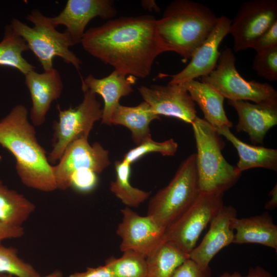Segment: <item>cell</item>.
Segmentation results:
<instances>
[{
  "label": "cell",
  "instance_id": "cell-1",
  "mask_svg": "<svg viewBox=\"0 0 277 277\" xmlns=\"http://www.w3.org/2000/svg\"><path fill=\"white\" fill-rule=\"evenodd\" d=\"M150 15L121 17L85 31L81 44L91 55L126 75L145 78L157 56L174 52L159 35Z\"/></svg>",
  "mask_w": 277,
  "mask_h": 277
},
{
  "label": "cell",
  "instance_id": "cell-2",
  "mask_svg": "<svg viewBox=\"0 0 277 277\" xmlns=\"http://www.w3.org/2000/svg\"><path fill=\"white\" fill-rule=\"evenodd\" d=\"M0 145L15 159L16 170L24 185L46 192L57 189L52 166L37 141L25 106H15L0 120Z\"/></svg>",
  "mask_w": 277,
  "mask_h": 277
},
{
  "label": "cell",
  "instance_id": "cell-3",
  "mask_svg": "<svg viewBox=\"0 0 277 277\" xmlns=\"http://www.w3.org/2000/svg\"><path fill=\"white\" fill-rule=\"evenodd\" d=\"M219 17L207 6L190 0H175L158 19L163 41L186 62L211 33Z\"/></svg>",
  "mask_w": 277,
  "mask_h": 277
},
{
  "label": "cell",
  "instance_id": "cell-4",
  "mask_svg": "<svg viewBox=\"0 0 277 277\" xmlns=\"http://www.w3.org/2000/svg\"><path fill=\"white\" fill-rule=\"evenodd\" d=\"M191 125L200 192L224 193L236 183L242 172L223 156L225 144L216 128L197 116Z\"/></svg>",
  "mask_w": 277,
  "mask_h": 277
},
{
  "label": "cell",
  "instance_id": "cell-5",
  "mask_svg": "<svg viewBox=\"0 0 277 277\" xmlns=\"http://www.w3.org/2000/svg\"><path fill=\"white\" fill-rule=\"evenodd\" d=\"M26 18L33 24V27L16 18L11 19L9 25L16 35L25 40L44 71L53 68L55 57H61L65 63L79 70L82 61L69 49L74 45L65 31H58L51 17L44 15L36 9L31 10Z\"/></svg>",
  "mask_w": 277,
  "mask_h": 277
},
{
  "label": "cell",
  "instance_id": "cell-6",
  "mask_svg": "<svg viewBox=\"0 0 277 277\" xmlns=\"http://www.w3.org/2000/svg\"><path fill=\"white\" fill-rule=\"evenodd\" d=\"M193 153L181 163L169 184L150 199L147 215L165 229L182 215L200 193Z\"/></svg>",
  "mask_w": 277,
  "mask_h": 277
},
{
  "label": "cell",
  "instance_id": "cell-7",
  "mask_svg": "<svg viewBox=\"0 0 277 277\" xmlns=\"http://www.w3.org/2000/svg\"><path fill=\"white\" fill-rule=\"evenodd\" d=\"M207 84L228 100L252 101L255 103L277 100V91L270 84L247 81L235 67V57L229 47L221 52L215 68L208 75L201 77Z\"/></svg>",
  "mask_w": 277,
  "mask_h": 277
},
{
  "label": "cell",
  "instance_id": "cell-8",
  "mask_svg": "<svg viewBox=\"0 0 277 277\" xmlns=\"http://www.w3.org/2000/svg\"><path fill=\"white\" fill-rule=\"evenodd\" d=\"M84 92V98L77 106L62 110L57 105L58 120L53 124L52 149L47 158L50 164L60 160L68 145L81 137H88L94 123L101 119L103 109L96 94L90 90Z\"/></svg>",
  "mask_w": 277,
  "mask_h": 277
},
{
  "label": "cell",
  "instance_id": "cell-9",
  "mask_svg": "<svg viewBox=\"0 0 277 277\" xmlns=\"http://www.w3.org/2000/svg\"><path fill=\"white\" fill-rule=\"evenodd\" d=\"M223 193L200 192L192 204L165 230V241L189 254L203 230L223 207Z\"/></svg>",
  "mask_w": 277,
  "mask_h": 277
},
{
  "label": "cell",
  "instance_id": "cell-10",
  "mask_svg": "<svg viewBox=\"0 0 277 277\" xmlns=\"http://www.w3.org/2000/svg\"><path fill=\"white\" fill-rule=\"evenodd\" d=\"M277 21L276 0H250L240 7L230 27L233 50L251 48L254 42Z\"/></svg>",
  "mask_w": 277,
  "mask_h": 277
},
{
  "label": "cell",
  "instance_id": "cell-11",
  "mask_svg": "<svg viewBox=\"0 0 277 277\" xmlns=\"http://www.w3.org/2000/svg\"><path fill=\"white\" fill-rule=\"evenodd\" d=\"M88 138L81 137L73 141L58 163L52 166L57 189L65 190L70 187L71 177L77 171L88 169L98 174L111 164L109 151L98 142L90 145Z\"/></svg>",
  "mask_w": 277,
  "mask_h": 277
},
{
  "label": "cell",
  "instance_id": "cell-12",
  "mask_svg": "<svg viewBox=\"0 0 277 277\" xmlns=\"http://www.w3.org/2000/svg\"><path fill=\"white\" fill-rule=\"evenodd\" d=\"M121 212L122 220L116 234L121 239L122 252L132 251L146 258L165 242L166 229L151 217L141 216L127 206Z\"/></svg>",
  "mask_w": 277,
  "mask_h": 277
},
{
  "label": "cell",
  "instance_id": "cell-13",
  "mask_svg": "<svg viewBox=\"0 0 277 277\" xmlns=\"http://www.w3.org/2000/svg\"><path fill=\"white\" fill-rule=\"evenodd\" d=\"M137 90L159 116L177 118L191 124L197 117L195 103L181 84L141 86Z\"/></svg>",
  "mask_w": 277,
  "mask_h": 277
},
{
  "label": "cell",
  "instance_id": "cell-14",
  "mask_svg": "<svg viewBox=\"0 0 277 277\" xmlns=\"http://www.w3.org/2000/svg\"><path fill=\"white\" fill-rule=\"evenodd\" d=\"M116 13L112 0H68L63 10L51 17L52 24L66 27L73 45L81 43L88 23L96 17L111 19Z\"/></svg>",
  "mask_w": 277,
  "mask_h": 277
},
{
  "label": "cell",
  "instance_id": "cell-15",
  "mask_svg": "<svg viewBox=\"0 0 277 277\" xmlns=\"http://www.w3.org/2000/svg\"><path fill=\"white\" fill-rule=\"evenodd\" d=\"M231 20L225 15L219 17L215 27L203 44L195 51L189 64L180 72L173 75L161 74L171 78L168 83L179 84L209 75L216 67L220 55L219 46L229 33Z\"/></svg>",
  "mask_w": 277,
  "mask_h": 277
},
{
  "label": "cell",
  "instance_id": "cell-16",
  "mask_svg": "<svg viewBox=\"0 0 277 277\" xmlns=\"http://www.w3.org/2000/svg\"><path fill=\"white\" fill-rule=\"evenodd\" d=\"M232 206H223L210 223V228L202 242L189 254L210 277L209 264L213 257L223 248L233 243L234 231L230 227L231 220L237 216Z\"/></svg>",
  "mask_w": 277,
  "mask_h": 277
},
{
  "label": "cell",
  "instance_id": "cell-17",
  "mask_svg": "<svg viewBox=\"0 0 277 277\" xmlns=\"http://www.w3.org/2000/svg\"><path fill=\"white\" fill-rule=\"evenodd\" d=\"M236 110L237 132L248 134L254 144H263L268 131L277 124V100L251 103L243 100H228Z\"/></svg>",
  "mask_w": 277,
  "mask_h": 277
},
{
  "label": "cell",
  "instance_id": "cell-18",
  "mask_svg": "<svg viewBox=\"0 0 277 277\" xmlns=\"http://www.w3.org/2000/svg\"><path fill=\"white\" fill-rule=\"evenodd\" d=\"M25 77L32 101L30 118L34 126H40L45 122L51 103L61 96L63 89L62 78L54 68L41 73L32 70Z\"/></svg>",
  "mask_w": 277,
  "mask_h": 277
},
{
  "label": "cell",
  "instance_id": "cell-19",
  "mask_svg": "<svg viewBox=\"0 0 277 277\" xmlns=\"http://www.w3.org/2000/svg\"><path fill=\"white\" fill-rule=\"evenodd\" d=\"M136 79L133 76L126 75L115 70L102 78H95L91 74L84 79L82 78L81 87L83 92L90 90L100 94L103 98L104 106L102 124L111 125V116L120 104V99L133 91L132 85L135 83Z\"/></svg>",
  "mask_w": 277,
  "mask_h": 277
},
{
  "label": "cell",
  "instance_id": "cell-20",
  "mask_svg": "<svg viewBox=\"0 0 277 277\" xmlns=\"http://www.w3.org/2000/svg\"><path fill=\"white\" fill-rule=\"evenodd\" d=\"M230 227L235 231L232 243L259 244L277 251V226L267 212L246 217L236 216L231 220Z\"/></svg>",
  "mask_w": 277,
  "mask_h": 277
},
{
  "label": "cell",
  "instance_id": "cell-21",
  "mask_svg": "<svg viewBox=\"0 0 277 277\" xmlns=\"http://www.w3.org/2000/svg\"><path fill=\"white\" fill-rule=\"evenodd\" d=\"M181 84L202 110L204 120L215 128L232 127L224 110V97L210 85L195 80Z\"/></svg>",
  "mask_w": 277,
  "mask_h": 277
},
{
  "label": "cell",
  "instance_id": "cell-22",
  "mask_svg": "<svg viewBox=\"0 0 277 277\" xmlns=\"http://www.w3.org/2000/svg\"><path fill=\"white\" fill-rule=\"evenodd\" d=\"M216 129L220 135L225 137L236 149L239 157L236 167L241 172L254 168L276 171V149L247 144L236 137L228 127Z\"/></svg>",
  "mask_w": 277,
  "mask_h": 277
},
{
  "label": "cell",
  "instance_id": "cell-23",
  "mask_svg": "<svg viewBox=\"0 0 277 277\" xmlns=\"http://www.w3.org/2000/svg\"><path fill=\"white\" fill-rule=\"evenodd\" d=\"M160 119L150 105L144 101L134 107L121 105L112 113L111 122L113 125H121L128 128L131 132L134 143L138 145L151 138L150 123Z\"/></svg>",
  "mask_w": 277,
  "mask_h": 277
},
{
  "label": "cell",
  "instance_id": "cell-24",
  "mask_svg": "<svg viewBox=\"0 0 277 277\" xmlns=\"http://www.w3.org/2000/svg\"><path fill=\"white\" fill-rule=\"evenodd\" d=\"M35 209L32 202L0 180V221L22 226Z\"/></svg>",
  "mask_w": 277,
  "mask_h": 277
},
{
  "label": "cell",
  "instance_id": "cell-25",
  "mask_svg": "<svg viewBox=\"0 0 277 277\" xmlns=\"http://www.w3.org/2000/svg\"><path fill=\"white\" fill-rule=\"evenodd\" d=\"M29 50L25 40L7 25L0 42V66L16 69L25 75L36 68L23 56V52Z\"/></svg>",
  "mask_w": 277,
  "mask_h": 277
},
{
  "label": "cell",
  "instance_id": "cell-26",
  "mask_svg": "<svg viewBox=\"0 0 277 277\" xmlns=\"http://www.w3.org/2000/svg\"><path fill=\"white\" fill-rule=\"evenodd\" d=\"M189 258V254L164 242L146 258L145 277H170L175 269Z\"/></svg>",
  "mask_w": 277,
  "mask_h": 277
},
{
  "label": "cell",
  "instance_id": "cell-27",
  "mask_svg": "<svg viewBox=\"0 0 277 277\" xmlns=\"http://www.w3.org/2000/svg\"><path fill=\"white\" fill-rule=\"evenodd\" d=\"M116 179L111 181L110 191L128 207H137L150 196L151 192L133 187L130 182V164L123 161L115 162Z\"/></svg>",
  "mask_w": 277,
  "mask_h": 277
},
{
  "label": "cell",
  "instance_id": "cell-28",
  "mask_svg": "<svg viewBox=\"0 0 277 277\" xmlns=\"http://www.w3.org/2000/svg\"><path fill=\"white\" fill-rule=\"evenodd\" d=\"M123 252L120 258H110L106 262L112 277H145L146 258L132 251Z\"/></svg>",
  "mask_w": 277,
  "mask_h": 277
},
{
  "label": "cell",
  "instance_id": "cell-29",
  "mask_svg": "<svg viewBox=\"0 0 277 277\" xmlns=\"http://www.w3.org/2000/svg\"><path fill=\"white\" fill-rule=\"evenodd\" d=\"M5 273L17 277H36L40 274L30 264L17 255L16 249L6 247L0 243V273Z\"/></svg>",
  "mask_w": 277,
  "mask_h": 277
},
{
  "label": "cell",
  "instance_id": "cell-30",
  "mask_svg": "<svg viewBox=\"0 0 277 277\" xmlns=\"http://www.w3.org/2000/svg\"><path fill=\"white\" fill-rule=\"evenodd\" d=\"M178 144L173 138L157 142L151 137L128 151L124 156L123 161L131 165L150 152H159L163 156H173L176 152Z\"/></svg>",
  "mask_w": 277,
  "mask_h": 277
},
{
  "label": "cell",
  "instance_id": "cell-31",
  "mask_svg": "<svg viewBox=\"0 0 277 277\" xmlns=\"http://www.w3.org/2000/svg\"><path fill=\"white\" fill-rule=\"evenodd\" d=\"M253 69L257 74L269 81L277 80V46L256 53L253 62Z\"/></svg>",
  "mask_w": 277,
  "mask_h": 277
},
{
  "label": "cell",
  "instance_id": "cell-32",
  "mask_svg": "<svg viewBox=\"0 0 277 277\" xmlns=\"http://www.w3.org/2000/svg\"><path fill=\"white\" fill-rule=\"evenodd\" d=\"M97 182L96 173L84 169L73 174L70 180V187L81 192H88L95 187Z\"/></svg>",
  "mask_w": 277,
  "mask_h": 277
},
{
  "label": "cell",
  "instance_id": "cell-33",
  "mask_svg": "<svg viewBox=\"0 0 277 277\" xmlns=\"http://www.w3.org/2000/svg\"><path fill=\"white\" fill-rule=\"evenodd\" d=\"M277 46V21L264 32L253 44L251 48L260 53Z\"/></svg>",
  "mask_w": 277,
  "mask_h": 277
},
{
  "label": "cell",
  "instance_id": "cell-34",
  "mask_svg": "<svg viewBox=\"0 0 277 277\" xmlns=\"http://www.w3.org/2000/svg\"><path fill=\"white\" fill-rule=\"evenodd\" d=\"M170 277H208L193 260L188 258L174 271Z\"/></svg>",
  "mask_w": 277,
  "mask_h": 277
},
{
  "label": "cell",
  "instance_id": "cell-35",
  "mask_svg": "<svg viewBox=\"0 0 277 277\" xmlns=\"http://www.w3.org/2000/svg\"><path fill=\"white\" fill-rule=\"evenodd\" d=\"M25 233L22 226H15L0 221V243L6 239L19 238Z\"/></svg>",
  "mask_w": 277,
  "mask_h": 277
},
{
  "label": "cell",
  "instance_id": "cell-36",
  "mask_svg": "<svg viewBox=\"0 0 277 277\" xmlns=\"http://www.w3.org/2000/svg\"><path fill=\"white\" fill-rule=\"evenodd\" d=\"M68 277H112L108 266L105 264L96 267H88L86 271L75 272Z\"/></svg>",
  "mask_w": 277,
  "mask_h": 277
},
{
  "label": "cell",
  "instance_id": "cell-37",
  "mask_svg": "<svg viewBox=\"0 0 277 277\" xmlns=\"http://www.w3.org/2000/svg\"><path fill=\"white\" fill-rule=\"evenodd\" d=\"M243 277H273L272 275L260 266L250 267L248 274Z\"/></svg>",
  "mask_w": 277,
  "mask_h": 277
},
{
  "label": "cell",
  "instance_id": "cell-38",
  "mask_svg": "<svg viewBox=\"0 0 277 277\" xmlns=\"http://www.w3.org/2000/svg\"><path fill=\"white\" fill-rule=\"evenodd\" d=\"M270 199L266 203L264 208L267 210L275 209L277 207V184L276 183L269 193Z\"/></svg>",
  "mask_w": 277,
  "mask_h": 277
},
{
  "label": "cell",
  "instance_id": "cell-39",
  "mask_svg": "<svg viewBox=\"0 0 277 277\" xmlns=\"http://www.w3.org/2000/svg\"><path fill=\"white\" fill-rule=\"evenodd\" d=\"M142 7L145 9L152 11L154 10L155 11H160V8L156 4L154 1H143L141 2Z\"/></svg>",
  "mask_w": 277,
  "mask_h": 277
},
{
  "label": "cell",
  "instance_id": "cell-40",
  "mask_svg": "<svg viewBox=\"0 0 277 277\" xmlns=\"http://www.w3.org/2000/svg\"><path fill=\"white\" fill-rule=\"evenodd\" d=\"M0 277H12V275L8 273H0ZM36 277H63V274L61 271L56 270L46 275H39Z\"/></svg>",
  "mask_w": 277,
  "mask_h": 277
},
{
  "label": "cell",
  "instance_id": "cell-41",
  "mask_svg": "<svg viewBox=\"0 0 277 277\" xmlns=\"http://www.w3.org/2000/svg\"><path fill=\"white\" fill-rule=\"evenodd\" d=\"M219 277H243V276L239 272L234 271L232 273L225 272L221 274Z\"/></svg>",
  "mask_w": 277,
  "mask_h": 277
}]
</instances>
